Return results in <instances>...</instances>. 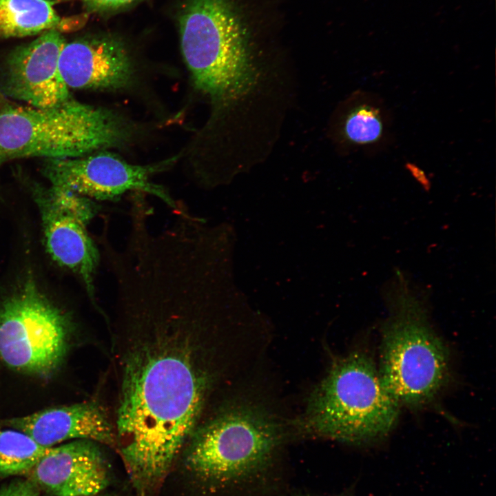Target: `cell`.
Listing matches in <instances>:
<instances>
[{"label": "cell", "instance_id": "obj_1", "mask_svg": "<svg viewBox=\"0 0 496 496\" xmlns=\"http://www.w3.org/2000/svg\"><path fill=\"white\" fill-rule=\"evenodd\" d=\"M206 314L194 295L165 290L136 299L120 317L147 336L125 358L117 413L118 449L143 495L165 479L203 410L211 379L192 336Z\"/></svg>", "mask_w": 496, "mask_h": 496}, {"label": "cell", "instance_id": "obj_2", "mask_svg": "<svg viewBox=\"0 0 496 496\" xmlns=\"http://www.w3.org/2000/svg\"><path fill=\"white\" fill-rule=\"evenodd\" d=\"M286 436L281 422L258 404L240 402L194 432L183 468L210 496H251L271 483Z\"/></svg>", "mask_w": 496, "mask_h": 496}, {"label": "cell", "instance_id": "obj_3", "mask_svg": "<svg viewBox=\"0 0 496 496\" xmlns=\"http://www.w3.org/2000/svg\"><path fill=\"white\" fill-rule=\"evenodd\" d=\"M400 406L384 386L372 358L358 350L337 358L315 386L299 430L347 444H370L391 433Z\"/></svg>", "mask_w": 496, "mask_h": 496}, {"label": "cell", "instance_id": "obj_4", "mask_svg": "<svg viewBox=\"0 0 496 496\" xmlns=\"http://www.w3.org/2000/svg\"><path fill=\"white\" fill-rule=\"evenodd\" d=\"M183 59L197 90L215 103L236 101L251 88L250 32L235 0H187L179 15Z\"/></svg>", "mask_w": 496, "mask_h": 496}, {"label": "cell", "instance_id": "obj_5", "mask_svg": "<svg viewBox=\"0 0 496 496\" xmlns=\"http://www.w3.org/2000/svg\"><path fill=\"white\" fill-rule=\"evenodd\" d=\"M132 132L116 112L72 98L49 107L7 106L0 111L3 160L79 157L122 146Z\"/></svg>", "mask_w": 496, "mask_h": 496}, {"label": "cell", "instance_id": "obj_6", "mask_svg": "<svg viewBox=\"0 0 496 496\" xmlns=\"http://www.w3.org/2000/svg\"><path fill=\"white\" fill-rule=\"evenodd\" d=\"M381 338V380L400 406L424 408L440 395L451 377L448 350L411 297L393 304Z\"/></svg>", "mask_w": 496, "mask_h": 496}, {"label": "cell", "instance_id": "obj_7", "mask_svg": "<svg viewBox=\"0 0 496 496\" xmlns=\"http://www.w3.org/2000/svg\"><path fill=\"white\" fill-rule=\"evenodd\" d=\"M71 331L70 316L28 279L0 304V358L17 371L48 376L62 364Z\"/></svg>", "mask_w": 496, "mask_h": 496}, {"label": "cell", "instance_id": "obj_8", "mask_svg": "<svg viewBox=\"0 0 496 496\" xmlns=\"http://www.w3.org/2000/svg\"><path fill=\"white\" fill-rule=\"evenodd\" d=\"M176 158L141 165L99 150L79 157L45 159L42 171L51 185L94 201L116 200L127 192H140L159 198L174 212L182 204L152 178L172 165Z\"/></svg>", "mask_w": 496, "mask_h": 496}, {"label": "cell", "instance_id": "obj_9", "mask_svg": "<svg viewBox=\"0 0 496 496\" xmlns=\"http://www.w3.org/2000/svg\"><path fill=\"white\" fill-rule=\"evenodd\" d=\"M32 193L48 252L57 264L79 278L96 304L94 277L101 254L86 227L99 206L91 199L51 185H37Z\"/></svg>", "mask_w": 496, "mask_h": 496}, {"label": "cell", "instance_id": "obj_10", "mask_svg": "<svg viewBox=\"0 0 496 496\" xmlns=\"http://www.w3.org/2000/svg\"><path fill=\"white\" fill-rule=\"evenodd\" d=\"M65 41L58 30L42 33L9 56L2 74L3 94L34 107H49L70 98L59 56Z\"/></svg>", "mask_w": 496, "mask_h": 496}, {"label": "cell", "instance_id": "obj_11", "mask_svg": "<svg viewBox=\"0 0 496 496\" xmlns=\"http://www.w3.org/2000/svg\"><path fill=\"white\" fill-rule=\"evenodd\" d=\"M27 477L54 496H94L110 486L112 473L94 442L76 440L50 447Z\"/></svg>", "mask_w": 496, "mask_h": 496}, {"label": "cell", "instance_id": "obj_12", "mask_svg": "<svg viewBox=\"0 0 496 496\" xmlns=\"http://www.w3.org/2000/svg\"><path fill=\"white\" fill-rule=\"evenodd\" d=\"M59 68L69 89L121 90L132 83L135 72L125 43L110 34L65 42Z\"/></svg>", "mask_w": 496, "mask_h": 496}, {"label": "cell", "instance_id": "obj_13", "mask_svg": "<svg viewBox=\"0 0 496 496\" xmlns=\"http://www.w3.org/2000/svg\"><path fill=\"white\" fill-rule=\"evenodd\" d=\"M3 425L25 433L46 448L76 440L108 444L114 442L111 424L94 402L50 407L6 420Z\"/></svg>", "mask_w": 496, "mask_h": 496}, {"label": "cell", "instance_id": "obj_14", "mask_svg": "<svg viewBox=\"0 0 496 496\" xmlns=\"http://www.w3.org/2000/svg\"><path fill=\"white\" fill-rule=\"evenodd\" d=\"M87 15L63 21L47 0H0V39L23 37L83 24Z\"/></svg>", "mask_w": 496, "mask_h": 496}, {"label": "cell", "instance_id": "obj_15", "mask_svg": "<svg viewBox=\"0 0 496 496\" xmlns=\"http://www.w3.org/2000/svg\"><path fill=\"white\" fill-rule=\"evenodd\" d=\"M390 119L385 105L375 95H363L347 114L343 133L351 143L375 149L386 143L389 135Z\"/></svg>", "mask_w": 496, "mask_h": 496}, {"label": "cell", "instance_id": "obj_16", "mask_svg": "<svg viewBox=\"0 0 496 496\" xmlns=\"http://www.w3.org/2000/svg\"><path fill=\"white\" fill-rule=\"evenodd\" d=\"M50 448L18 430H0V479L28 476Z\"/></svg>", "mask_w": 496, "mask_h": 496}, {"label": "cell", "instance_id": "obj_17", "mask_svg": "<svg viewBox=\"0 0 496 496\" xmlns=\"http://www.w3.org/2000/svg\"><path fill=\"white\" fill-rule=\"evenodd\" d=\"M88 12L110 14L131 8L144 0H81Z\"/></svg>", "mask_w": 496, "mask_h": 496}, {"label": "cell", "instance_id": "obj_18", "mask_svg": "<svg viewBox=\"0 0 496 496\" xmlns=\"http://www.w3.org/2000/svg\"><path fill=\"white\" fill-rule=\"evenodd\" d=\"M41 490L29 478L17 477L0 488V496H41Z\"/></svg>", "mask_w": 496, "mask_h": 496}, {"label": "cell", "instance_id": "obj_19", "mask_svg": "<svg viewBox=\"0 0 496 496\" xmlns=\"http://www.w3.org/2000/svg\"><path fill=\"white\" fill-rule=\"evenodd\" d=\"M94 496H116V495H112V494H110V493H101V494H99V495H94Z\"/></svg>", "mask_w": 496, "mask_h": 496}, {"label": "cell", "instance_id": "obj_20", "mask_svg": "<svg viewBox=\"0 0 496 496\" xmlns=\"http://www.w3.org/2000/svg\"><path fill=\"white\" fill-rule=\"evenodd\" d=\"M2 161H3V158H2L1 155V154H0V163H1Z\"/></svg>", "mask_w": 496, "mask_h": 496}, {"label": "cell", "instance_id": "obj_21", "mask_svg": "<svg viewBox=\"0 0 496 496\" xmlns=\"http://www.w3.org/2000/svg\"><path fill=\"white\" fill-rule=\"evenodd\" d=\"M1 92H0V97H1Z\"/></svg>", "mask_w": 496, "mask_h": 496}]
</instances>
